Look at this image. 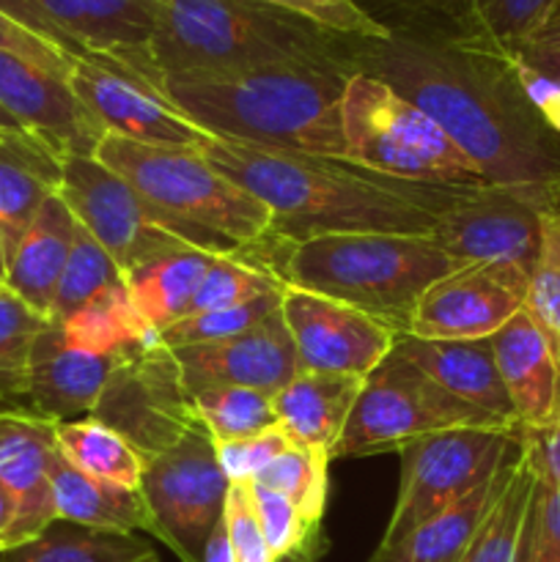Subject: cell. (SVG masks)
<instances>
[{
  "instance_id": "cell-1",
  "label": "cell",
  "mask_w": 560,
  "mask_h": 562,
  "mask_svg": "<svg viewBox=\"0 0 560 562\" xmlns=\"http://www.w3.org/2000/svg\"><path fill=\"white\" fill-rule=\"evenodd\" d=\"M346 55L351 69L432 115L486 184L560 214V130L522 86L514 55L404 31L382 42L349 38Z\"/></svg>"
},
{
  "instance_id": "cell-2",
  "label": "cell",
  "mask_w": 560,
  "mask_h": 562,
  "mask_svg": "<svg viewBox=\"0 0 560 562\" xmlns=\"http://www.w3.org/2000/svg\"><path fill=\"white\" fill-rule=\"evenodd\" d=\"M203 157L272 212L269 239L324 234L432 236L464 187H428L368 173L344 159L275 151L214 137Z\"/></svg>"
},
{
  "instance_id": "cell-3",
  "label": "cell",
  "mask_w": 560,
  "mask_h": 562,
  "mask_svg": "<svg viewBox=\"0 0 560 562\" xmlns=\"http://www.w3.org/2000/svg\"><path fill=\"white\" fill-rule=\"evenodd\" d=\"M351 66L280 64L234 71H181L159 93L217 140L344 159L340 99Z\"/></svg>"
},
{
  "instance_id": "cell-4",
  "label": "cell",
  "mask_w": 560,
  "mask_h": 562,
  "mask_svg": "<svg viewBox=\"0 0 560 562\" xmlns=\"http://www.w3.org/2000/svg\"><path fill=\"white\" fill-rule=\"evenodd\" d=\"M264 241L272 245L275 261L267 263L283 283L357 307L395 335L410 329L428 285L459 269L432 236L324 234Z\"/></svg>"
},
{
  "instance_id": "cell-5",
  "label": "cell",
  "mask_w": 560,
  "mask_h": 562,
  "mask_svg": "<svg viewBox=\"0 0 560 562\" xmlns=\"http://www.w3.org/2000/svg\"><path fill=\"white\" fill-rule=\"evenodd\" d=\"M349 38L256 0H157L152 64L157 77L256 66H351Z\"/></svg>"
},
{
  "instance_id": "cell-6",
  "label": "cell",
  "mask_w": 560,
  "mask_h": 562,
  "mask_svg": "<svg viewBox=\"0 0 560 562\" xmlns=\"http://www.w3.org/2000/svg\"><path fill=\"white\" fill-rule=\"evenodd\" d=\"M93 157L201 247L245 250L272 231V212L214 168L201 148L141 146L104 135Z\"/></svg>"
},
{
  "instance_id": "cell-7",
  "label": "cell",
  "mask_w": 560,
  "mask_h": 562,
  "mask_svg": "<svg viewBox=\"0 0 560 562\" xmlns=\"http://www.w3.org/2000/svg\"><path fill=\"white\" fill-rule=\"evenodd\" d=\"M344 162L428 187H483V176L443 126L371 75L346 80L340 99Z\"/></svg>"
},
{
  "instance_id": "cell-8",
  "label": "cell",
  "mask_w": 560,
  "mask_h": 562,
  "mask_svg": "<svg viewBox=\"0 0 560 562\" xmlns=\"http://www.w3.org/2000/svg\"><path fill=\"white\" fill-rule=\"evenodd\" d=\"M450 428L516 431L450 395L393 346L362 382L355 409L333 448V461L404 450L415 439Z\"/></svg>"
},
{
  "instance_id": "cell-9",
  "label": "cell",
  "mask_w": 560,
  "mask_h": 562,
  "mask_svg": "<svg viewBox=\"0 0 560 562\" xmlns=\"http://www.w3.org/2000/svg\"><path fill=\"white\" fill-rule=\"evenodd\" d=\"M516 450V431L505 428H450L406 445L399 450V497L379 547H390L472 488L492 481Z\"/></svg>"
},
{
  "instance_id": "cell-10",
  "label": "cell",
  "mask_w": 560,
  "mask_h": 562,
  "mask_svg": "<svg viewBox=\"0 0 560 562\" xmlns=\"http://www.w3.org/2000/svg\"><path fill=\"white\" fill-rule=\"evenodd\" d=\"M91 417L115 428L143 461L165 453L203 426L179 360L157 338L115 360Z\"/></svg>"
},
{
  "instance_id": "cell-11",
  "label": "cell",
  "mask_w": 560,
  "mask_h": 562,
  "mask_svg": "<svg viewBox=\"0 0 560 562\" xmlns=\"http://www.w3.org/2000/svg\"><path fill=\"white\" fill-rule=\"evenodd\" d=\"M58 195L124 278L159 252L198 245L97 157L64 159Z\"/></svg>"
},
{
  "instance_id": "cell-12",
  "label": "cell",
  "mask_w": 560,
  "mask_h": 562,
  "mask_svg": "<svg viewBox=\"0 0 560 562\" xmlns=\"http://www.w3.org/2000/svg\"><path fill=\"white\" fill-rule=\"evenodd\" d=\"M228 488L231 481L203 426L165 453L143 461L141 494L154 538L168 543L181 562H201L209 532L223 519Z\"/></svg>"
},
{
  "instance_id": "cell-13",
  "label": "cell",
  "mask_w": 560,
  "mask_h": 562,
  "mask_svg": "<svg viewBox=\"0 0 560 562\" xmlns=\"http://www.w3.org/2000/svg\"><path fill=\"white\" fill-rule=\"evenodd\" d=\"M530 272L519 263H464L428 285L404 335L426 340L492 338L527 305Z\"/></svg>"
},
{
  "instance_id": "cell-14",
  "label": "cell",
  "mask_w": 560,
  "mask_h": 562,
  "mask_svg": "<svg viewBox=\"0 0 560 562\" xmlns=\"http://www.w3.org/2000/svg\"><path fill=\"white\" fill-rule=\"evenodd\" d=\"M280 313L289 327L300 371L366 379L395 346L393 329L368 313L296 285H283Z\"/></svg>"
},
{
  "instance_id": "cell-15",
  "label": "cell",
  "mask_w": 560,
  "mask_h": 562,
  "mask_svg": "<svg viewBox=\"0 0 560 562\" xmlns=\"http://www.w3.org/2000/svg\"><path fill=\"white\" fill-rule=\"evenodd\" d=\"M541 209L503 187H464L439 214L432 239L464 263L505 261L533 269L541 247Z\"/></svg>"
},
{
  "instance_id": "cell-16",
  "label": "cell",
  "mask_w": 560,
  "mask_h": 562,
  "mask_svg": "<svg viewBox=\"0 0 560 562\" xmlns=\"http://www.w3.org/2000/svg\"><path fill=\"white\" fill-rule=\"evenodd\" d=\"M66 82L104 135L159 148H206L214 140L163 93L102 60L77 58Z\"/></svg>"
},
{
  "instance_id": "cell-17",
  "label": "cell",
  "mask_w": 560,
  "mask_h": 562,
  "mask_svg": "<svg viewBox=\"0 0 560 562\" xmlns=\"http://www.w3.org/2000/svg\"><path fill=\"white\" fill-rule=\"evenodd\" d=\"M0 108L60 162L93 157L104 137L64 77L11 53H0Z\"/></svg>"
},
{
  "instance_id": "cell-18",
  "label": "cell",
  "mask_w": 560,
  "mask_h": 562,
  "mask_svg": "<svg viewBox=\"0 0 560 562\" xmlns=\"http://www.w3.org/2000/svg\"><path fill=\"white\" fill-rule=\"evenodd\" d=\"M173 355L190 395L212 384H236L275 395L300 373V360L280 311L234 338L187 346Z\"/></svg>"
},
{
  "instance_id": "cell-19",
  "label": "cell",
  "mask_w": 560,
  "mask_h": 562,
  "mask_svg": "<svg viewBox=\"0 0 560 562\" xmlns=\"http://www.w3.org/2000/svg\"><path fill=\"white\" fill-rule=\"evenodd\" d=\"M44 14L93 60L126 71L159 91L152 64L157 0H36Z\"/></svg>"
},
{
  "instance_id": "cell-20",
  "label": "cell",
  "mask_w": 560,
  "mask_h": 562,
  "mask_svg": "<svg viewBox=\"0 0 560 562\" xmlns=\"http://www.w3.org/2000/svg\"><path fill=\"white\" fill-rule=\"evenodd\" d=\"M55 453V420L33 412L0 409V486L16 505L9 549L33 541L58 521L49 486Z\"/></svg>"
},
{
  "instance_id": "cell-21",
  "label": "cell",
  "mask_w": 560,
  "mask_h": 562,
  "mask_svg": "<svg viewBox=\"0 0 560 562\" xmlns=\"http://www.w3.org/2000/svg\"><path fill=\"white\" fill-rule=\"evenodd\" d=\"M115 360L119 357L71 349L58 324L49 322L27 357L22 398L33 415L55 423L88 417L97 409Z\"/></svg>"
},
{
  "instance_id": "cell-22",
  "label": "cell",
  "mask_w": 560,
  "mask_h": 562,
  "mask_svg": "<svg viewBox=\"0 0 560 562\" xmlns=\"http://www.w3.org/2000/svg\"><path fill=\"white\" fill-rule=\"evenodd\" d=\"M489 340L516 423L536 428L552 420L560 409V360L536 318L519 311Z\"/></svg>"
},
{
  "instance_id": "cell-23",
  "label": "cell",
  "mask_w": 560,
  "mask_h": 562,
  "mask_svg": "<svg viewBox=\"0 0 560 562\" xmlns=\"http://www.w3.org/2000/svg\"><path fill=\"white\" fill-rule=\"evenodd\" d=\"M395 351L415 362L450 395L486 412L503 426L519 428L489 338L426 340L412 338V335H395Z\"/></svg>"
},
{
  "instance_id": "cell-24",
  "label": "cell",
  "mask_w": 560,
  "mask_h": 562,
  "mask_svg": "<svg viewBox=\"0 0 560 562\" xmlns=\"http://www.w3.org/2000/svg\"><path fill=\"white\" fill-rule=\"evenodd\" d=\"M60 168L64 162L27 132H0V263H3V272L44 203L58 195Z\"/></svg>"
},
{
  "instance_id": "cell-25",
  "label": "cell",
  "mask_w": 560,
  "mask_h": 562,
  "mask_svg": "<svg viewBox=\"0 0 560 562\" xmlns=\"http://www.w3.org/2000/svg\"><path fill=\"white\" fill-rule=\"evenodd\" d=\"M360 376L324 371H300L283 390L272 395L275 417L294 445L322 450L333 459V448L357 404Z\"/></svg>"
},
{
  "instance_id": "cell-26",
  "label": "cell",
  "mask_w": 560,
  "mask_h": 562,
  "mask_svg": "<svg viewBox=\"0 0 560 562\" xmlns=\"http://www.w3.org/2000/svg\"><path fill=\"white\" fill-rule=\"evenodd\" d=\"M75 214L60 201V195H53L44 203L42 212L36 214L27 234L22 236L11 261L5 263V289L20 296L31 311H36L47 322L66 258H69L71 245H75Z\"/></svg>"
},
{
  "instance_id": "cell-27",
  "label": "cell",
  "mask_w": 560,
  "mask_h": 562,
  "mask_svg": "<svg viewBox=\"0 0 560 562\" xmlns=\"http://www.w3.org/2000/svg\"><path fill=\"white\" fill-rule=\"evenodd\" d=\"M49 486H53L58 521H69L86 530L115 532V536H132L137 530L154 536L146 499L137 488L115 486V483L86 475L71 467L60 456V450L49 464Z\"/></svg>"
},
{
  "instance_id": "cell-28",
  "label": "cell",
  "mask_w": 560,
  "mask_h": 562,
  "mask_svg": "<svg viewBox=\"0 0 560 562\" xmlns=\"http://www.w3.org/2000/svg\"><path fill=\"white\" fill-rule=\"evenodd\" d=\"M516 456H519V450L492 481L472 488L467 497L456 499L453 505H448L437 516L417 525L415 530H410L390 547H377V552L368 562H459L461 554L472 543V538H475L478 527L483 525L492 505L497 503Z\"/></svg>"
},
{
  "instance_id": "cell-29",
  "label": "cell",
  "mask_w": 560,
  "mask_h": 562,
  "mask_svg": "<svg viewBox=\"0 0 560 562\" xmlns=\"http://www.w3.org/2000/svg\"><path fill=\"white\" fill-rule=\"evenodd\" d=\"M217 252L212 247L184 245L148 258L124 278L132 302L154 329H165L190 313L192 300Z\"/></svg>"
},
{
  "instance_id": "cell-30",
  "label": "cell",
  "mask_w": 560,
  "mask_h": 562,
  "mask_svg": "<svg viewBox=\"0 0 560 562\" xmlns=\"http://www.w3.org/2000/svg\"><path fill=\"white\" fill-rule=\"evenodd\" d=\"M58 327L71 349L110 357H121L157 338V329L141 316V311L132 302L126 283H119L93 296L88 305L71 313Z\"/></svg>"
},
{
  "instance_id": "cell-31",
  "label": "cell",
  "mask_w": 560,
  "mask_h": 562,
  "mask_svg": "<svg viewBox=\"0 0 560 562\" xmlns=\"http://www.w3.org/2000/svg\"><path fill=\"white\" fill-rule=\"evenodd\" d=\"M55 442L60 456L86 475L141 492L143 456L97 417L55 423Z\"/></svg>"
},
{
  "instance_id": "cell-32",
  "label": "cell",
  "mask_w": 560,
  "mask_h": 562,
  "mask_svg": "<svg viewBox=\"0 0 560 562\" xmlns=\"http://www.w3.org/2000/svg\"><path fill=\"white\" fill-rule=\"evenodd\" d=\"M0 562H159V558L135 536L55 521L38 538L0 554Z\"/></svg>"
},
{
  "instance_id": "cell-33",
  "label": "cell",
  "mask_w": 560,
  "mask_h": 562,
  "mask_svg": "<svg viewBox=\"0 0 560 562\" xmlns=\"http://www.w3.org/2000/svg\"><path fill=\"white\" fill-rule=\"evenodd\" d=\"M533 486H536V475L530 472L519 450L497 503L492 505L483 525L478 527L475 538H472V543L461 554L459 562H516L522 527H525L527 508H530Z\"/></svg>"
},
{
  "instance_id": "cell-34",
  "label": "cell",
  "mask_w": 560,
  "mask_h": 562,
  "mask_svg": "<svg viewBox=\"0 0 560 562\" xmlns=\"http://www.w3.org/2000/svg\"><path fill=\"white\" fill-rule=\"evenodd\" d=\"M192 404L214 445L234 442V439L253 437V434L278 426L272 395L261 390L212 384L192 393Z\"/></svg>"
},
{
  "instance_id": "cell-35",
  "label": "cell",
  "mask_w": 560,
  "mask_h": 562,
  "mask_svg": "<svg viewBox=\"0 0 560 562\" xmlns=\"http://www.w3.org/2000/svg\"><path fill=\"white\" fill-rule=\"evenodd\" d=\"M283 285V278L267 261H253L250 256H245V250H223L209 267L190 313L245 305L267 294H278Z\"/></svg>"
},
{
  "instance_id": "cell-36",
  "label": "cell",
  "mask_w": 560,
  "mask_h": 562,
  "mask_svg": "<svg viewBox=\"0 0 560 562\" xmlns=\"http://www.w3.org/2000/svg\"><path fill=\"white\" fill-rule=\"evenodd\" d=\"M119 283H124V274L115 267L113 258L104 252V247L82 225H77L75 245H71L69 258H66L64 274H60L58 291H55L53 307H49V322L64 324L71 313L88 305L93 296Z\"/></svg>"
},
{
  "instance_id": "cell-37",
  "label": "cell",
  "mask_w": 560,
  "mask_h": 562,
  "mask_svg": "<svg viewBox=\"0 0 560 562\" xmlns=\"http://www.w3.org/2000/svg\"><path fill=\"white\" fill-rule=\"evenodd\" d=\"M329 461H333L329 453L291 445L253 483L289 497L296 505V510L305 516V521H311L313 527H322L324 510H327Z\"/></svg>"
},
{
  "instance_id": "cell-38",
  "label": "cell",
  "mask_w": 560,
  "mask_h": 562,
  "mask_svg": "<svg viewBox=\"0 0 560 562\" xmlns=\"http://www.w3.org/2000/svg\"><path fill=\"white\" fill-rule=\"evenodd\" d=\"M250 499L278 562H305L322 552V527H313L283 494L250 483Z\"/></svg>"
},
{
  "instance_id": "cell-39",
  "label": "cell",
  "mask_w": 560,
  "mask_h": 562,
  "mask_svg": "<svg viewBox=\"0 0 560 562\" xmlns=\"http://www.w3.org/2000/svg\"><path fill=\"white\" fill-rule=\"evenodd\" d=\"M558 0H472V36L500 53H514L530 42Z\"/></svg>"
},
{
  "instance_id": "cell-40",
  "label": "cell",
  "mask_w": 560,
  "mask_h": 562,
  "mask_svg": "<svg viewBox=\"0 0 560 562\" xmlns=\"http://www.w3.org/2000/svg\"><path fill=\"white\" fill-rule=\"evenodd\" d=\"M280 296H283V291H278V294H267L261 296V300L245 302V305H236V307L190 313V316L179 318V322L159 329L157 340L165 346V349L176 351V349H187V346H201V344H214V340L234 338V335L256 327L258 322H264V318L272 316L275 311H280Z\"/></svg>"
},
{
  "instance_id": "cell-41",
  "label": "cell",
  "mask_w": 560,
  "mask_h": 562,
  "mask_svg": "<svg viewBox=\"0 0 560 562\" xmlns=\"http://www.w3.org/2000/svg\"><path fill=\"white\" fill-rule=\"evenodd\" d=\"M525 311L552 344L560 360V214H541V247L530 269Z\"/></svg>"
},
{
  "instance_id": "cell-42",
  "label": "cell",
  "mask_w": 560,
  "mask_h": 562,
  "mask_svg": "<svg viewBox=\"0 0 560 562\" xmlns=\"http://www.w3.org/2000/svg\"><path fill=\"white\" fill-rule=\"evenodd\" d=\"M47 324L9 289L0 291V395L22 398L27 357Z\"/></svg>"
},
{
  "instance_id": "cell-43",
  "label": "cell",
  "mask_w": 560,
  "mask_h": 562,
  "mask_svg": "<svg viewBox=\"0 0 560 562\" xmlns=\"http://www.w3.org/2000/svg\"><path fill=\"white\" fill-rule=\"evenodd\" d=\"M371 16L377 11L393 14L390 31L423 33V36L470 38L472 36V0H360Z\"/></svg>"
},
{
  "instance_id": "cell-44",
  "label": "cell",
  "mask_w": 560,
  "mask_h": 562,
  "mask_svg": "<svg viewBox=\"0 0 560 562\" xmlns=\"http://www.w3.org/2000/svg\"><path fill=\"white\" fill-rule=\"evenodd\" d=\"M269 9L285 11L291 16L311 22L318 31L340 38H360V42H382L393 36L388 25L368 14L360 0H256Z\"/></svg>"
},
{
  "instance_id": "cell-45",
  "label": "cell",
  "mask_w": 560,
  "mask_h": 562,
  "mask_svg": "<svg viewBox=\"0 0 560 562\" xmlns=\"http://www.w3.org/2000/svg\"><path fill=\"white\" fill-rule=\"evenodd\" d=\"M516 562H560V488L533 486Z\"/></svg>"
},
{
  "instance_id": "cell-46",
  "label": "cell",
  "mask_w": 560,
  "mask_h": 562,
  "mask_svg": "<svg viewBox=\"0 0 560 562\" xmlns=\"http://www.w3.org/2000/svg\"><path fill=\"white\" fill-rule=\"evenodd\" d=\"M291 445H294V439L278 423V426L253 434V437L217 442L214 450H217L220 467L231 483H253Z\"/></svg>"
},
{
  "instance_id": "cell-47",
  "label": "cell",
  "mask_w": 560,
  "mask_h": 562,
  "mask_svg": "<svg viewBox=\"0 0 560 562\" xmlns=\"http://www.w3.org/2000/svg\"><path fill=\"white\" fill-rule=\"evenodd\" d=\"M225 530H228L234 562H278L261 530L256 508L250 499V483H231L223 508Z\"/></svg>"
},
{
  "instance_id": "cell-48",
  "label": "cell",
  "mask_w": 560,
  "mask_h": 562,
  "mask_svg": "<svg viewBox=\"0 0 560 562\" xmlns=\"http://www.w3.org/2000/svg\"><path fill=\"white\" fill-rule=\"evenodd\" d=\"M0 53H11L16 58L31 60V64L42 66L44 71H53V75L64 77V80H69V71L77 60V55L66 53L58 44L27 31L25 25L11 20L3 11H0Z\"/></svg>"
},
{
  "instance_id": "cell-49",
  "label": "cell",
  "mask_w": 560,
  "mask_h": 562,
  "mask_svg": "<svg viewBox=\"0 0 560 562\" xmlns=\"http://www.w3.org/2000/svg\"><path fill=\"white\" fill-rule=\"evenodd\" d=\"M516 442L536 481L560 488V409L544 426L516 428Z\"/></svg>"
},
{
  "instance_id": "cell-50",
  "label": "cell",
  "mask_w": 560,
  "mask_h": 562,
  "mask_svg": "<svg viewBox=\"0 0 560 562\" xmlns=\"http://www.w3.org/2000/svg\"><path fill=\"white\" fill-rule=\"evenodd\" d=\"M0 11L9 14L11 20L20 22V25H25L27 31L38 33V36L47 38V42L58 44V47L66 49V53L77 55V58H88V55L82 53V49L77 47V44L71 42V38L66 36V33L60 31L47 14H44V9L36 3V0H0Z\"/></svg>"
},
{
  "instance_id": "cell-51",
  "label": "cell",
  "mask_w": 560,
  "mask_h": 562,
  "mask_svg": "<svg viewBox=\"0 0 560 562\" xmlns=\"http://www.w3.org/2000/svg\"><path fill=\"white\" fill-rule=\"evenodd\" d=\"M516 60H522V64L527 66V69H533L536 75L547 77L549 82H555V86L560 88V47H552V44H522L519 49H514Z\"/></svg>"
},
{
  "instance_id": "cell-52",
  "label": "cell",
  "mask_w": 560,
  "mask_h": 562,
  "mask_svg": "<svg viewBox=\"0 0 560 562\" xmlns=\"http://www.w3.org/2000/svg\"><path fill=\"white\" fill-rule=\"evenodd\" d=\"M201 562H234V552H231V541H228V530H225L223 519H220L217 525H214V530L209 532Z\"/></svg>"
},
{
  "instance_id": "cell-53",
  "label": "cell",
  "mask_w": 560,
  "mask_h": 562,
  "mask_svg": "<svg viewBox=\"0 0 560 562\" xmlns=\"http://www.w3.org/2000/svg\"><path fill=\"white\" fill-rule=\"evenodd\" d=\"M14 516H16V505L14 497L0 486V554L9 552L11 543V527H14Z\"/></svg>"
},
{
  "instance_id": "cell-54",
  "label": "cell",
  "mask_w": 560,
  "mask_h": 562,
  "mask_svg": "<svg viewBox=\"0 0 560 562\" xmlns=\"http://www.w3.org/2000/svg\"><path fill=\"white\" fill-rule=\"evenodd\" d=\"M536 44H552V47H560V0L555 3V9L549 11V16L544 20V25L538 27L536 36L530 38ZM527 42V44H530Z\"/></svg>"
},
{
  "instance_id": "cell-55",
  "label": "cell",
  "mask_w": 560,
  "mask_h": 562,
  "mask_svg": "<svg viewBox=\"0 0 560 562\" xmlns=\"http://www.w3.org/2000/svg\"><path fill=\"white\" fill-rule=\"evenodd\" d=\"M0 132H25L3 108H0Z\"/></svg>"
},
{
  "instance_id": "cell-56",
  "label": "cell",
  "mask_w": 560,
  "mask_h": 562,
  "mask_svg": "<svg viewBox=\"0 0 560 562\" xmlns=\"http://www.w3.org/2000/svg\"><path fill=\"white\" fill-rule=\"evenodd\" d=\"M0 280H3V263H0Z\"/></svg>"
},
{
  "instance_id": "cell-57",
  "label": "cell",
  "mask_w": 560,
  "mask_h": 562,
  "mask_svg": "<svg viewBox=\"0 0 560 562\" xmlns=\"http://www.w3.org/2000/svg\"><path fill=\"white\" fill-rule=\"evenodd\" d=\"M5 289V285H3V280H0V291H3Z\"/></svg>"
}]
</instances>
